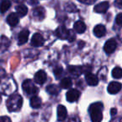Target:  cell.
<instances>
[{
    "label": "cell",
    "mask_w": 122,
    "mask_h": 122,
    "mask_svg": "<svg viewBox=\"0 0 122 122\" xmlns=\"http://www.w3.org/2000/svg\"><path fill=\"white\" fill-rule=\"evenodd\" d=\"M104 105L101 102H96V103L92 104L89 108V112H90V118L91 120L94 122L101 121L103 119V110Z\"/></svg>",
    "instance_id": "cell-1"
},
{
    "label": "cell",
    "mask_w": 122,
    "mask_h": 122,
    "mask_svg": "<svg viewBox=\"0 0 122 122\" xmlns=\"http://www.w3.org/2000/svg\"><path fill=\"white\" fill-rule=\"evenodd\" d=\"M23 105V98L18 94L12 95L7 100V106L10 112L19 111Z\"/></svg>",
    "instance_id": "cell-2"
},
{
    "label": "cell",
    "mask_w": 122,
    "mask_h": 122,
    "mask_svg": "<svg viewBox=\"0 0 122 122\" xmlns=\"http://www.w3.org/2000/svg\"><path fill=\"white\" fill-rule=\"evenodd\" d=\"M23 90L29 95H36L39 93V89L34 85V82L30 80H26L23 83Z\"/></svg>",
    "instance_id": "cell-3"
},
{
    "label": "cell",
    "mask_w": 122,
    "mask_h": 122,
    "mask_svg": "<svg viewBox=\"0 0 122 122\" xmlns=\"http://www.w3.org/2000/svg\"><path fill=\"white\" fill-rule=\"evenodd\" d=\"M117 47V42L115 39H110L105 43V46H104V50L106 54H110L116 49Z\"/></svg>",
    "instance_id": "cell-4"
},
{
    "label": "cell",
    "mask_w": 122,
    "mask_h": 122,
    "mask_svg": "<svg viewBox=\"0 0 122 122\" xmlns=\"http://www.w3.org/2000/svg\"><path fill=\"white\" fill-rule=\"evenodd\" d=\"M80 92L78 90H75V89L70 90L66 94L67 100L69 102H70V103L77 101L80 99Z\"/></svg>",
    "instance_id": "cell-5"
},
{
    "label": "cell",
    "mask_w": 122,
    "mask_h": 122,
    "mask_svg": "<svg viewBox=\"0 0 122 122\" xmlns=\"http://www.w3.org/2000/svg\"><path fill=\"white\" fill-rule=\"evenodd\" d=\"M122 88V85L120 83V82H110L108 85V88H107V90L110 94L111 95H115V94H117L121 90Z\"/></svg>",
    "instance_id": "cell-6"
},
{
    "label": "cell",
    "mask_w": 122,
    "mask_h": 122,
    "mask_svg": "<svg viewBox=\"0 0 122 122\" xmlns=\"http://www.w3.org/2000/svg\"><path fill=\"white\" fill-rule=\"evenodd\" d=\"M55 34L60 39H68L70 35V30H68L65 26H60L56 29Z\"/></svg>",
    "instance_id": "cell-7"
},
{
    "label": "cell",
    "mask_w": 122,
    "mask_h": 122,
    "mask_svg": "<svg viewBox=\"0 0 122 122\" xmlns=\"http://www.w3.org/2000/svg\"><path fill=\"white\" fill-rule=\"evenodd\" d=\"M44 43V39L40 34L37 33V34H34V36L32 37L31 39V44L34 47H39V46H42Z\"/></svg>",
    "instance_id": "cell-8"
},
{
    "label": "cell",
    "mask_w": 122,
    "mask_h": 122,
    "mask_svg": "<svg viewBox=\"0 0 122 122\" xmlns=\"http://www.w3.org/2000/svg\"><path fill=\"white\" fill-rule=\"evenodd\" d=\"M33 16L36 20H43L45 17V10L43 7H38L33 10Z\"/></svg>",
    "instance_id": "cell-9"
},
{
    "label": "cell",
    "mask_w": 122,
    "mask_h": 122,
    "mask_svg": "<svg viewBox=\"0 0 122 122\" xmlns=\"http://www.w3.org/2000/svg\"><path fill=\"white\" fill-rule=\"evenodd\" d=\"M47 80V75L44 70H39L34 75V82L39 85H43Z\"/></svg>",
    "instance_id": "cell-10"
},
{
    "label": "cell",
    "mask_w": 122,
    "mask_h": 122,
    "mask_svg": "<svg viewBox=\"0 0 122 122\" xmlns=\"http://www.w3.org/2000/svg\"><path fill=\"white\" fill-rule=\"evenodd\" d=\"M85 80H86L87 84L90 86H95V85H98L99 83L98 77L94 74H91L90 72L85 74Z\"/></svg>",
    "instance_id": "cell-11"
},
{
    "label": "cell",
    "mask_w": 122,
    "mask_h": 122,
    "mask_svg": "<svg viewBox=\"0 0 122 122\" xmlns=\"http://www.w3.org/2000/svg\"><path fill=\"white\" fill-rule=\"evenodd\" d=\"M109 7H110L109 2L105 1V2H102L100 4H98L97 5H95V8H94V10H95V12L99 13V14H104V13H105L108 10Z\"/></svg>",
    "instance_id": "cell-12"
},
{
    "label": "cell",
    "mask_w": 122,
    "mask_h": 122,
    "mask_svg": "<svg viewBox=\"0 0 122 122\" xmlns=\"http://www.w3.org/2000/svg\"><path fill=\"white\" fill-rule=\"evenodd\" d=\"M94 34H95L96 37L101 38L103 36L105 35L106 34V29L103 24H98L94 28Z\"/></svg>",
    "instance_id": "cell-13"
},
{
    "label": "cell",
    "mask_w": 122,
    "mask_h": 122,
    "mask_svg": "<svg viewBox=\"0 0 122 122\" xmlns=\"http://www.w3.org/2000/svg\"><path fill=\"white\" fill-rule=\"evenodd\" d=\"M57 116L58 120L62 121V120H65L67 117V110L64 105H60L58 106L57 108Z\"/></svg>",
    "instance_id": "cell-14"
},
{
    "label": "cell",
    "mask_w": 122,
    "mask_h": 122,
    "mask_svg": "<svg viewBox=\"0 0 122 122\" xmlns=\"http://www.w3.org/2000/svg\"><path fill=\"white\" fill-rule=\"evenodd\" d=\"M74 30L76 31L78 34H83L86 30V25L83 21L79 20L74 24Z\"/></svg>",
    "instance_id": "cell-15"
},
{
    "label": "cell",
    "mask_w": 122,
    "mask_h": 122,
    "mask_svg": "<svg viewBox=\"0 0 122 122\" xmlns=\"http://www.w3.org/2000/svg\"><path fill=\"white\" fill-rule=\"evenodd\" d=\"M29 31L27 29H24L23 31H21L19 34V44H24L29 39Z\"/></svg>",
    "instance_id": "cell-16"
},
{
    "label": "cell",
    "mask_w": 122,
    "mask_h": 122,
    "mask_svg": "<svg viewBox=\"0 0 122 122\" xmlns=\"http://www.w3.org/2000/svg\"><path fill=\"white\" fill-rule=\"evenodd\" d=\"M19 15H17V14H14V13H11V14L8 16L7 22H8V24L10 26H12V27L17 25V24H19Z\"/></svg>",
    "instance_id": "cell-17"
},
{
    "label": "cell",
    "mask_w": 122,
    "mask_h": 122,
    "mask_svg": "<svg viewBox=\"0 0 122 122\" xmlns=\"http://www.w3.org/2000/svg\"><path fill=\"white\" fill-rule=\"evenodd\" d=\"M68 70L74 76H80L82 74V67L80 66H69Z\"/></svg>",
    "instance_id": "cell-18"
},
{
    "label": "cell",
    "mask_w": 122,
    "mask_h": 122,
    "mask_svg": "<svg viewBox=\"0 0 122 122\" xmlns=\"http://www.w3.org/2000/svg\"><path fill=\"white\" fill-rule=\"evenodd\" d=\"M41 105H42V100H41V99L39 98V97L36 96V95H34V96L31 98V100H30L31 107H33V108H34V109H38L41 106Z\"/></svg>",
    "instance_id": "cell-19"
},
{
    "label": "cell",
    "mask_w": 122,
    "mask_h": 122,
    "mask_svg": "<svg viewBox=\"0 0 122 122\" xmlns=\"http://www.w3.org/2000/svg\"><path fill=\"white\" fill-rule=\"evenodd\" d=\"M16 12L19 14V17H24L28 13V9L25 5L24 4H20L16 7Z\"/></svg>",
    "instance_id": "cell-20"
},
{
    "label": "cell",
    "mask_w": 122,
    "mask_h": 122,
    "mask_svg": "<svg viewBox=\"0 0 122 122\" xmlns=\"http://www.w3.org/2000/svg\"><path fill=\"white\" fill-rule=\"evenodd\" d=\"M11 7V2L9 0H3L1 4H0V12L4 14L6 11H8V9Z\"/></svg>",
    "instance_id": "cell-21"
},
{
    "label": "cell",
    "mask_w": 122,
    "mask_h": 122,
    "mask_svg": "<svg viewBox=\"0 0 122 122\" xmlns=\"http://www.w3.org/2000/svg\"><path fill=\"white\" fill-rule=\"evenodd\" d=\"M46 90H47L48 93L50 94V95H58V94H59V87H58L57 85H49V86H47Z\"/></svg>",
    "instance_id": "cell-22"
},
{
    "label": "cell",
    "mask_w": 122,
    "mask_h": 122,
    "mask_svg": "<svg viewBox=\"0 0 122 122\" xmlns=\"http://www.w3.org/2000/svg\"><path fill=\"white\" fill-rule=\"evenodd\" d=\"M72 86V81L70 78H64L61 80L60 87L62 89H70Z\"/></svg>",
    "instance_id": "cell-23"
},
{
    "label": "cell",
    "mask_w": 122,
    "mask_h": 122,
    "mask_svg": "<svg viewBox=\"0 0 122 122\" xmlns=\"http://www.w3.org/2000/svg\"><path fill=\"white\" fill-rule=\"evenodd\" d=\"M112 76L115 79H120L122 78V69L120 67H115L112 70Z\"/></svg>",
    "instance_id": "cell-24"
},
{
    "label": "cell",
    "mask_w": 122,
    "mask_h": 122,
    "mask_svg": "<svg viewBox=\"0 0 122 122\" xmlns=\"http://www.w3.org/2000/svg\"><path fill=\"white\" fill-rule=\"evenodd\" d=\"M62 72H63V69H62V67H60V66H57L54 70V73L57 79L59 78V76H60L61 74H62Z\"/></svg>",
    "instance_id": "cell-25"
},
{
    "label": "cell",
    "mask_w": 122,
    "mask_h": 122,
    "mask_svg": "<svg viewBox=\"0 0 122 122\" xmlns=\"http://www.w3.org/2000/svg\"><path fill=\"white\" fill-rule=\"evenodd\" d=\"M115 22L118 25L122 26V13L121 14H119L115 18Z\"/></svg>",
    "instance_id": "cell-26"
},
{
    "label": "cell",
    "mask_w": 122,
    "mask_h": 122,
    "mask_svg": "<svg viewBox=\"0 0 122 122\" xmlns=\"http://www.w3.org/2000/svg\"><path fill=\"white\" fill-rule=\"evenodd\" d=\"M91 69L92 67L90 65H85V66H83L82 67V73H85V74H87V73H90L91 71Z\"/></svg>",
    "instance_id": "cell-27"
},
{
    "label": "cell",
    "mask_w": 122,
    "mask_h": 122,
    "mask_svg": "<svg viewBox=\"0 0 122 122\" xmlns=\"http://www.w3.org/2000/svg\"><path fill=\"white\" fill-rule=\"evenodd\" d=\"M80 1V3L82 4H92L96 1V0H78Z\"/></svg>",
    "instance_id": "cell-28"
},
{
    "label": "cell",
    "mask_w": 122,
    "mask_h": 122,
    "mask_svg": "<svg viewBox=\"0 0 122 122\" xmlns=\"http://www.w3.org/2000/svg\"><path fill=\"white\" fill-rule=\"evenodd\" d=\"M114 4L115 7L119 8V9H122V0H115Z\"/></svg>",
    "instance_id": "cell-29"
},
{
    "label": "cell",
    "mask_w": 122,
    "mask_h": 122,
    "mask_svg": "<svg viewBox=\"0 0 122 122\" xmlns=\"http://www.w3.org/2000/svg\"><path fill=\"white\" fill-rule=\"evenodd\" d=\"M68 39L70 42H72V41H74L75 39V35L74 34L73 31H70V35H69Z\"/></svg>",
    "instance_id": "cell-30"
},
{
    "label": "cell",
    "mask_w": 122,
    "mask_h": 122,
    "mask_svg": "<svg viewBox=\"0 0 122 122\" xmlns=\"http://www.w3.org/2000/svg\"><path fill=\"white\" fill-rule=\"evenodd\" d=\"M117 114V110L116 108H112L111 110H110V115H112V116H114V115H115Z\"/></svg>",
    "instance_id": "cell-31"
},
{
    "label": "cell",
    "mask_w": 122,
    "mask_h": 122,
    "mask_svg": "<svg viewBox=\"0 0 122 122\" xmlns=\"http://www.w3.org/2000/svg\"><path fill=\"white\" fill-rule=\"evenodd\" d=\"M11 121V120L8 117L4 116V117H0V121Z\"/></svg>",
    "instance_id": "cell-32"
},
{
    "label": "cell",
    "mask_w": 122,
    "mask_h": 122,
    "mask_svg": "<svg viewBox=\"0 0 122 122\" xmlns=\"http://www.w3.org/2000/svg\"><path fill=\"white\" fill-rule=\"evenodd\" d=\"M29 3L30 5H35V4H37L39 2H38V0H29Z\"/></svg>",
    "instance_id": "cell-33"
},
{
    "label": "cell",
    "mask_w": 122,
    "mask_h": 122,
    "mask_svg": "<svg viewBox=\"0 0 122 122\" xmlns=\"http://www.w3.org/2000/svg\"><path fill=\"white\" fill-rule=\"evenodd\" d=\"M1 101H2V98H1V95H0V103H1Z\"/></svg>",
    "instance_id": "cell-34"
}]
</instances>
